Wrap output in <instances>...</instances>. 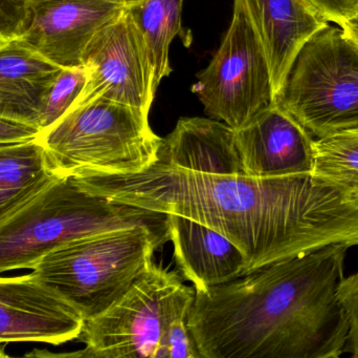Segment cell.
Listing matches in <instances>:
<instances>
[{
  "mask_svg": "<svg viewBox=\"0 0 358 358\" xmlns=\"http://www.w3.org/2000/svg\"><path fill=\"white\" fill-rule=\"evenodd\" d=\"M275 103L315 140L358 123V48L341 27L307 40Z\"/></svg>",
  "mask_w": 358,
  "mask_h": 358,
  "instance_id": "obj_6",
  "label": "cell"
},
{
  "mask_svg": "<svg viewBox=\"0 0 358 358\" xmlns=\"http://www.w3.org/2000/svg\"><path fill=\"white\" fill-rule=\"evenodd\" d=\"M323 20L340 25L358 14V0H304Z\"/></svg>",
  "mask_w": 358,
  "mask_h": 358,
  "instance_id": "obj_23",
  "label": "cell"
},
{
  "mask_svg": "<svg viewBox=\"0 0 358 358\" xmlns=\"http://www.w3.org/2000/svg\"><path fill=\"white\" fill-rule=\"evenodd\" d=\"M48 0H0V41L18 39L24 33L34 8ZM130 6L136 0H110Z\"/></svg>",
  "mask_w": 358,
  "mask_h": 358,
  "instance_id": "obj_20",
  "label": "cell"
},
{
  "mask_svg": "<svg viewBox=\"0 0 358 358\" xmlns=\"http://www.w3.org/2000/svg\"><path fill=\"white\" fill-rule=\"evenodd\" d=\"M54 174L39 136L0 144V218Z\"/></svg>",
  "mask_w": 358,
  "mask_h": 358,
  "instance_id": "obj_16",
  "label": "cell"
},
{
  "mask_svg": "<svg viewBox=\"0 0 358 358\" xmlns=\"http://www.w3.org/2000/svg\"><path fill=\"white\" fill-rule=\"evenodd\" d=\"M62 69L19 39L0 46V119L29 124L41 130L50 90Z\"/></svg>",
  "mask_w": 358,
  "mask_h": 358,
  "instance_id": "obj_15",
  "label": "cell"
},
{
  "mask_svg": "<svg viewBox=\"0 0 358 358\" xmlns=\"http://www.w3.org/2000/svg\"><path fill=\"white\" fill-rule=\"evenodd\" d=\"M348 248L326 246L195 290L187 327L200 357H340L349 334L338 294Z\"/></svg>",
  "mask_w": 358,
  "mask_h": 358,
  "instance_id": "obj_2",
  "label": "cell"
},
{
  "mask_svg": "<svg viewBox=\"0 0 358 358\" xmlns=\"http://www.w3.org/2000/svg\"><path fill=\"white\" fill-rule=\"evenodd\" d=\"M197 78L192 90L206 115L234 130L275 103L264 50L238 4L220 48Z\"/></svg>",
  "mask_w": 358,
  "mask_h": 358,
  "instance_id": "obj_8",
  "label": "cell"
},
{
  "mask_svg": "<svg viewBox=\"0 0 358 358\" xmlns=\"http://www.w3.org/2000/svg\"><path fill=\"white\" fill-rule=\"evenodd\" d=\"M183 0H136L127 6L148 50L155 88L171 74L169 50L181 31Z\"/></svg>",
  "mask_w": 358,
  "mask_h": 358,
  "instance_id": "obj_17",
  "label": "cell"
},
{
  "mask_svg": "<svg viewBox=\"0 0 358 358\" xmlns=\"http://www.w3.org/2000/svg\"><path fill=\"white\" fill-rule=\"evenodd\" d=\"M40 132L36 126L0 119V144L29 140L39 136Z\"/></svg>",
  "mask_w": 358,
  "mask_h": 358,
  "instance_id": "obj_24",
  "label": "cell"
},
{
  "mask_svg": "<svg viewBox=\"0 0 358 358\" xmlns=\"http://www.w3.org/2000/svg\"><path fill=\"white\" fill-rule=\"evenodd\" d=\"M338 27L343 29L344 35L358 48V14L352 18L341 23Z\"/></svg>",
  "mask_w": 358,
  "mask_h": 358,
  "instance_id": "obj_25",
  "label": "cell"
},
{
  "mask_svg": "<svg viewBox=\"0 0 358 358\" xmlns=\"http://www.w3.org/2000/svg\"><path fill=\"white\" fill-rule=\"evenodd\" d=\"M126 8L110 0H48L34 8L18 39L57 67H83L88 43Z\"/></svg>",
  "mask_w": 358,
  "mask_h": 358,
  "instance_id": "obj_11",
  "label": "cell"
},
{
  "mask_svg": "<svg viewBox=\"0 0 358 358\" xmlns=\"http://www.w3.org/2000/svg\"><path fill=\"white\" fill-rule=\"evenodd\" d=\"M168 241V235L145 226L104 231L52 250L31 273L76 307L86 321L122 298Z\"/></svg>",
  "mask_w": 358,
  "mask_h": 358,
  "instance_id": "obj_5",
  "label": "cell"
},
{
  "mask_svg": "<svg viewBox=\"0 0 358 358\" xmlns=\"http://www.w3.org/2000/svg\"><path fill=\"white\" fill-rule=\"evenodd\" d=\"M235 143L250 176L313 174L315 139L275 103L236 130Z\"/></svg>",
  "mask_w": 358,
  "mask_h": 358,
  "instance_id": "obj_12",
  "label": "cell"
},
{
  "mask_svg": "<svg viewBox=\"0 0 358 358\" xmlns=\"http://www.w3.org/2000/svg\"><path fill=\"white\" fill-rule=\"evenodd\" d=\"M82 64L85 85L71 109L104 98L149 113L157 92L155 74L144 40L127 8L94 36Z\"/></svg>",
  "mask_w": 358,
  "mask_h": 358,
  "instance_id": "obj_9",
  "label": "cell"
},
{
  "mask_svg": "<svg viewBox=\"0 0 358 358\" xmlns=\"http://www.w3.org/2000/svg\"><path fill=\"white\" fill-rule=\"evenodd\" d=\"M234 4L245 15L264 50L275 99L302 46L329 23L304 0H234Z\"/></svg>",
  "mask_w": 358,
  "mask_h": 358,
  "instance_id": "obj_13",
  "label": "cell"
},
{
  "mask_svg": "<svg viewBox=\"0 0 358 358\" xmlns=\"http://www.w3.org/2000/svg\"><path fill=\"white\" fill-rule=\"evenodd\" d=\"M73 177L94 195L214 229L241 250L246 275L326 246L358 245V187L313 174L250 176L235 130L214 119H179L140 174Z\"/></svg>",
  "mask_w": 358,
  "mask_h": 358,
  "instance_id": "obj_1",
  "label": "cell"
},
{
  "mask_svg": "<svg viewBox=\"0 0 358 358\" xmlns=\"http://www.w3.org/2000/svg\"><path fill=\"white\" fill-rule=\"evenodd\" d=\"M145 226L169 237V216L88 193L54 174L0 218V275L33 269L65 243L104 231Z\"/></svg>",
  "mask_w": 358,
  "mask_h": 358,
  "instance_id": "obj_3",
  "label": "cell"
},
{
  "mask_svg": "<svg viewBox=\"0 0 358 358\" xmlns=\"http://www.w3.org/2000/svg\"><path fill=\"white\" fill-rule=\"evenodd\" d=\"M194 300L195 288L185 286L176 271L152 263L107 310L84 321L79 338L85 349L71 355L161 358L168 327L189 317Z\"/></svg>",
  "mask_w": 358,
  "mask_h": 358,
  "instance_id": "obj_7",
  "label": "cell"
},
{
  "mask_svg": "<svg viewBox=\"0 0 358 358\" xmlns=\"http://www.w3.org/2000/svg\"><path fill=\"white\" fill-rule=\"evenodd\" d=\"M161 358H201L187 327V317L174 319L162 343Z\"/></svg>",
  "mask_w": 358,
  "mask_h": 358,
  "instance_id": "obj_21",
  "label": "cell"
},
{
  "mask_svg": "<svg viewBox=\"0 0 358 358\" xmlns=\"http://www.w3.org/2000/svg\"><path fill=\"white\" fill-rule=\"evenodd\" d=\"M148 115L96 98L69 109L39 138L55 174H140L157 161L163 141L151 130Z\"/></svg>",
  "mask_w": 358,
  "mask_h": 358,
  "instance_id": "obj_4",
  "label": "cell"
},
{
  "mask_svg": "<svg viewBox=\"0 0 358 358\" xmlns=\"http://www.w3.org/2000/svg\"><path fill=\"white\" fill-rule=\"evenodd\" d=\"M6 357H8V355L4 352L3 345H2V343H0V358Z\"/></svg>",
  "mask_w": 358,
  "mask_h": 358,
  "instance_id": "obj_26",
  "label": "cell"
},
{
  "mask_svg": "<svg viewBox=\"0 0 358 358\" xmlns=\"http://www.w3.org/2000/svg\"><path fill=\"white\" fill-rule=\"evenodd\" d=\"M168 216L176 265L195 290L229 283L246 275L245 259L233 242L195 221L178 214Z\"/></svg>",
  "mask_w": 358,
  "mask_h": 358,
  "instance_id": "obj_14",
  "label": "cell"
},
{
  "mask_svg": "<svg viewBox=\"0 0 358 358\" xmlns=\"http://www.w3.org/2000/svg\"><path fill=\"white\" fill-rule=\"evenodd\" d=\"M80 311L33 273L0 277V343L59 346L79 338Z\"/></svg>",
  "mask_w": 358,
  "mask_h": 358,
  "instance_id": "obj_10",
  "label": "cell"
},
{
  "mask_svg": "<svg viewBox=\"0 0 358 358\" xmlns=\"http://www.w3.org/2000/svg\"><path fill=\"white\" fill-rule=\"evenodd\" d=\"M86 82L84 67L62 69L50 90L42 117L41 130L58 121L75 102Z\"/></svg>",
  "mask_w": 358,
  "mask_h": 358,
  "instance_id": "obj_19",
  "label": "cell"
},
{
  "mask_svg": "<svg viewBox=\"0 0 358 358\" xmlns=\"http://www.w3.org/2000/svg\"><path fill=\"white\" fill-rule=\"evenodd\" d=\"M338 294L349 322L348 340L344 352L358 358V273L343 277L338 285Z\"/></svg>",
  "mask_w": 358,
  "mask_h": 358,
  "instance_id": "obj_22",
  "label": "cell"
},
{
  "mask_svg": "<svg viewBox=\"0 0 358 358\" xmlns=\"http://www.w3.org/2000/svg\"><path fill=\"white\" fill-rule=\"evenodd\" d=\"M313 176L358 187V123L315 140Z\"/></svg>",
  "mask_w": 358,
  "mask_h": 358,
  "instance_id": "obj_18",
  "label": "cell"
},
{
  "mask_svg": "<svg viewBox=\"0 0 358 358\" xmlns=\"http://www.w3.org/2000/svg\"><path fill=\"white\" fill-rule=\"evenodd\" d=\"M6 43V42L0 41V46H2V44Z\"/></svg>",
  "mask_w": 358,
  "mask_h": 358,
  "instance_id": "obj_27",
  "label": "cell"
}]
</instances>
